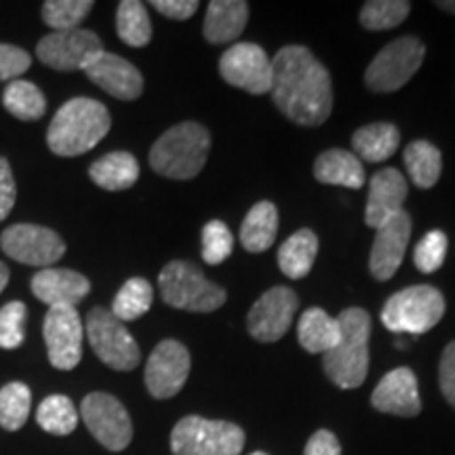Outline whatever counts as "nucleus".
<instances>
[{
  "label": "nucleus",
  "mask_w": 455,
  "mask_h": 455,
  "mask_svg": "<svg viewBox=\"0 0 455 455\" xmlns=\"http://www.w3.org/2000/svg\"><path fill=\"white\" fill-rule=\"evenodd\" d=\"M405 167L409 171V178L418 188L428 190L439 181L441 169H443V156L441 150L436 146H432L430 141L418 140L411 141L405 148V155H403Z\"/></svg>",
  "instance_id": "nucleus-29"
},
{
  "label": "nucleus",
  "mask_w": 455,
  "mask_h": 455,
  "mask_svg": "<svg viewBox=\"0 0 455 455\" xmlns=\"http://www.w3.org/2000/svg\"><path fill=\"white\" fill-rule=\"evenodd\" d=\"M339 341L325 352L323 369L329 379L341 390L363 386L369 371V338H371V316L363 308H346L338 316Z\"/></svg>",
  "instance_id": "nucleus-3"
},
{
  "label": "nucleus",
  "mask_w": 455,
  "mask_h": 455,
  "mask_svg": "<svg viewBox=\"0 0 455 455\" xmlns=\"http://www.w3.org/2000/svg\"><path fill=\"white\" fill-rule=\"evenodd\" d=\"M87 338L95 356L114 371H133L140 365V346L124 323L110 310L93 308L87 316Z\"/></svg>",
  "instance_id": "nucleus-8"
},
{
  "label": "nucleus",
  "mask_w": 455,
  "mask_h": 455,
  "mask_svg": "<svg viewBox=\"0 0 455 455\" xmlns=\"http://www.w3.org/2000/svg\"><path fill=\"white\" fill-rule=\"evenodd\" d=\"M221 78L247 93L264 95L272 89V60L259 44L236 43L220 57Z\"/></svg>",
  "instance_id": "nucleus-14"
},
{
  "label": "nucleus",
  "mask_w": 455,
  "mask_h": 455,
  "mask_svg": "<svg viewBox=\"0 0 455 455\" xmlns=\"http://www.w3.org/2000/svg\"><path fill=\"white\" fill-rule=\"evenodd\" d=\"M339 323L338 318L329 316L321 308H308L301 315L298 325V339L301 348L310 355H325L339 341Z\"/></svg>",
  "instance_id": "nucleus-26"
},
{
  "label": "nucleus",
  "mask_w": 455,
  "mask_h": 455,
  "mask_svg": "<svg viewBox=\"0 0 455 455\" xmlns=\"http://www.w3.org/2000/svg\"><path fill=\"white\" fill-rule=\"evenodd\" d=\"M243 447L241 426L201 415H186L171 432L173 455H241Z\"/></svg>",
  "instance_id": "nucleus-6"
},
{
  "label": "nucleus",
  "mask_w": 455,
  "mask_h": 455,
  "mask_svg": "<svg viewBox=\"0 0 455 455\" xmlns=\"http://www.w3.org/2000/svg\"><path fill=\"white\" fill-rule=\"evenodd\" d=\"M212 135L198 123H180L164 131L150 150V167L169 180H192L207 163Z\"/></svg>",
  "instance_id": "nucleus-4"
},
{
  "label": "nucleus",
  "mask_w": 455,
  "mask_h": 455,
  "mask_svg": "<svg viewBox=\"0 0 455 455\" xmlns=\"http://www.w3.org/2000/svg\"><path fill=\"white\" fill-rule=\"evenodd\" d=\"M445 315V298L432 284L401 289L384 304L382 323L395 333H426Z\"/></svg>",
  "instance_id": "nucleus-7"
},
{
  "label": "nucleus",
  "mask_w": 455,
  "mask_h": 455,
  "mask_svg": "<svg viewBox=\"0 0 455 455\" xmlns=\"http://www.w3.org/2000/svg\"><path fill=\"white\" fill-rule=\"evenodd\" d=\"M3 104L9 114H13L20 121H38L47 112V98L36 84L30 81H11L4 89Z\"/></svg>",
  "instance_id": "nucleus-31"
},
{
  "label": "nucleus",
  "mask_w": 455,
  "mask_h": 455,
  "mask_svg": "<svg viewBox=\"0 0 455 455\" xmlns=\"http://www.w3.org/2000/svg\"><path fill=\"white\" fill-rule=\"evenodd\" d=\"M49 363L60 371H72L83 358V321L72 306L49 308L43 323Z\"/></svg>",
  "instance_id": "nucleus-13"
},
{
  "label": "nucleus",
  "mask_w": 455,
  "mask_h": 455,
  "mask_svg": "<svg viewBox=\"0 0 455 455\" xmlns=\"http://www.w3.org/2000/svg\"><path fill=\"white\" fill-rule=\"evenodd\" d=\"M447 235L443 230H430L422 241L418 243L413 253V261L419 272L424 275H432L443 266L447 255Z\"/></svg>",
  "instance_id": "nucleus-39"
},
{
  "label": "nucleus",
  "mask_w": 455,
  "mask_h": 455,
  "mask_svg": "<svg viewBox=\"0 0 455 455\" xmlns=\"http://www.w3.org/2000/svg\"><path fill=\"white\" fill-rule=\"evenodd\" d=\"M278 230V212L270 201L253 204L251 212L243 220L241 243L249 253H261L275 244Z\"/></svg>",
  "instance_id": "nucleus-28"
},
{
  "label": "nucleus",
  "mask_w": 455,
  "mask_h": 455,
  "mask_svg": "<svg viewBox=\"0 0 455 455\" xmlns=\"http://www.w3.org/2000/svg\"><path fill=\"white\" fill-rule=\"evenodd\" d=\"M409 236H411V218L407 212H398L375 228L369 270L378 281H388L396 275L398 266L405 258Z\"/></svg>",
  "instance_id": "nucleus-17"
},
{
  "label": "nucleus",
  "mask_w": 455,
  "mask_h": 455,
  "mask_svg": "<svg viewBox=\"0 0 455 455\" xmlns=\"http://www.w3.org/2000/svg\"><path fill=\"white\" fill-rule=\"evenodd\" d=\"M116 34L129 47H146L152 41V21L140 0H123L116 9Z\"/></svg>",
  "instance_id": "nucleus-30"
},
{
  "label": "nucleus",
  "mask_w": 455,
  "mask_h": 455,
  "mask_svg": "<svg viewBox=\"0 0 455 455\" xmlns=\"http://www.w3.org/2000/svg\"><path fill=\"white\" fill-rule=\"evenodd\" d=\"M232 247H235V236L228 230V226L220 220H212L203 228V259L207 264L218 266L230 258Z\"/></svg>",
  "instance_id": "nucleus-38"
},
{
  "label": "nucleus",
  "mask_w": 455,
  "mask_h": 455,
  "mask_svg": "<svg viewBox=\"0 0 455 455\" xmlns=\"http://www.w3.org/2000/svg\"><path fill=\"white\" fill-rule=\"evenodd\" d=\"M190 352L178 339H163L146 363V388L155 398H171L190 375Z\"/></svg>",
  "instance_id": "nucleus-15"
},
{
  "label": "nucleus",
  "mask_w": 455,
  "mask_h": 455,
  "mask_svg": "<svg viewBox=\"0 0 455 455\" xmlns=\"http://www.w3.org/2000/svg\"><path fill=\"white\" fill-rule=\"evenodd\" d=\"M439 386L449 405L455 407V341H449L447 348L443 350L439 365Z\"/></svg>",
  "instance_id": "nucleus-41"
},
{
  "label": "nucleus",
  "mask_w": 455,
  "mask_h": 455,
  "mask_svg": "<svg viewBox=\"0 0 455 455\" xmlns=\"http://www.w3.org/2000/svg\"><path fill=\"white\" fill-rule=\"evenodd\" d=\"M30 289L36 295V299L47 304L49 308H55V306L76 308V304H81L89 295L91 283L81 272L68 268H43L32 276Z\"/></svg>",
  "instance_id": "nucleus-20"
},
{
  "label": "nucleus",
  "mask_w": 455,
  "mask_h": 455,
  "mask_svg": "<svg viewBox=\"0 0 455 455\" xmlns=\"http://www.w3.org/2000/svg\"><path fill=\"white\" fill-rule=\"evenodd\" d=\"M28 308L24 301H9L0 308V348L15 350L26 339Z\"/></svg>",
  "instance_id": "nucleus-37"
},
{
  "label": "nucleus",
  "mask_w": 455,
  "mask_h": 455,
  "mask_svg": "<svg viewBox=\"0 0 455 455\" xmlns=\"http://www.w3.org/2000/svg\"><path fill=\"white\" fill-rule=\"evenodd\" d=\"M407 180L395 167L382 169L369 181V196L365 209V224L378 228L392 215L403 212L407 198Z\"/></svg>",
  "instance_id": "nucleus-21"
},
{
  "label": "nucleus",
  "mask_w": 455,
  "mask_h": 455,
  "mask_svg": "<svg viewBox=\"0 0 455 455\" xmlns=\"http://www.w3.org/2000/svg\"><path fill=\"white\" fill-rule=\"evenodd\" d=\"M298 312V295L289 287H272L255 301L247 315V329L258 341L272 344L278 341L291 327Z\"/></svg>",
  "instance_id": "nucleus-16"
},
{
  "label": "nucleus",
  "mask_w": 455,
  "mask_h": 455,
  "mask_svg": "<svg viewBox=\"0 0 455 455\" xmlns=\"http://www.w3.org/2000/svg\"><path fill=\"white\" fill-rule=\"evenodd\" d=\"M201 4L196 0H152V9L175 21H186L196 13Z\"/></svg>",
  "instance_id": "nucleus-43"
},
{
  "label": "nucleus",
  "mask_w": 455,
  "mask_h": 455,
  "mask_svg": "<svg viewBox=\"0 0 455 455\" xmlns=\"http://www.w3.org/2000/svg\"><path fill=\"white\" fill-rule=\"evenodd\" d=\"M89 178L108 192L129 190L140 180V163L131 152H110L91 164Z\"/></svg>",
  "instance_id": "nucleus-24"
},
{
  "label": "nucleus",
  "mask_w": 455,
  "mask_h": 455,
  "mask_svg": "<svg viewBox=\"0 0 455 455\" xmlns=\"http://www.w3.org/2000/svg\"><path fill=\"white\" fill-rule=\"evenodd\" d=\"M249 21V4L244 0H213L209 3L203 34L212 44L232 43L241 36Z\"/></svg>",
  "instance_id": "nucleus-22"
},
{
  "label": "nucleus",
  "mask_w": 455,
  "mask_h": 455,
  "mask_svg": "<svg viewBox=\"0 0 455 455\" xmlns=\"http://www.w3.org/2000/svg\"><path fill=\"white\" fill-rule=\"evenodd\" d=\"M251 455H268V453H264V451H255V453H251Z\"/></svg>",
  "instance_id": "nucleus-47"
},
{
  "label": "nucleus",
  "mask_w": 455,
  "mask_h": 455,
  "mask_svg": "<svg viewBox=\"0 0 455 455\" xmlns=\"http://www.w3.org/2000/svg\"><path fill=\"white\" fill-rule=\"evenodd\" d=\"M101 53H104L101 38L95 32L83 30V28L51 32L36 44V57L41 60V64L57 72H84L93 64L95 57Z\"/></svg>",
  "instance_id": "nucleus-10"
},
{
  "label": "nucleus",
  "mask_w": 455,
  "mask_h": 455,
  "mask_svg": "<svg viewBox=\"0 0 455 455\" xmlns=\"http://www.w3.org/2000/svg\"><path fill=\"white\" fill-rule=\"evenodd\" d=\"M436 7L447 11V13L455 15V3H451V0H441V3H436Z\"/></svg>",
  "instance_id": "nucleus-46"
},
{
  "label": "nucleus",
  "mask_w": 455,
  "mask_h": 455,
  "mask_svg": "<svg viewBox=\"0 0 455 455\" xmlns=\"http://www.w3.org/2000/svg\"><path fill=\"white\" fill-rule=\"evenodd\" d=\"M9 276H11L9 268H7V266L3 264V261H0V293H3V291H4V287H7Z\"/></svg>",
  "instance_id": "nucleus-45"
},
{
  "label": "nucleus",
  "mask_w": 455,
  "mask_h": 455,
  "mask_svg": "<svg viewBox=\"0 0 455 455\" xmlns=\"http://www.w3.org/2000/svg\"><path fill=\"white\" fill-rule=\"evenodd\" d=\"M17 198V186L13 171L7 158L0 156V221L7 220L9 213L13 212V204Z\"/></svg>",
  "instance_id": "nucleus-42"
},
{
  "label": "nucleus",
  "mask_w": 455,
  "mask_h": 455,
  "mask_svg": "<svg viewBox=\"0 0 455 455\" xmlns=\"http://www.w3.org/2000/svg\"><path fill=\"white\" fill-rule=\"evenodd\" d=\"M411 4L407 0H369L361 9V24L367 30H392L409 17Z\"/></svg>",
  "instance_id": "nucleus-35"
},
{
  "label": "nucleus",
  "mask_w": 455,
  "mask_h": 455,
  "mask_svg": "<svg viewBox=\"0 0 455 455\" xmlns=\"http://www.w3.org/2000/svg\"><path fill=\"white\" fill-rule=\"evenodd\" d=\"M32 390L24 382H9L0 388V426L15 432L24 428L30 418Z\"/></svg>",
  "instance_id": "nucleus-34"
},
{
  "label": "nucleus",
  "mask_w": 455,
  "mask_h": 455,
  "mask_svg": "<svg viewBox=\"0 0 455 455\" xmlns=\"http://www.w3.org/2000/svg\"><path fill=\"white\" fill-rule=\"evenodd\" d=\"M161 298L171 308L188 312H213L226 304L228 295L209 281L190 261H169L158 276Z\"/></svg>",
  "instance_id": "nucleus-5"
},
{
  "label": "nucleus",
  "mask_w": 455,
  "mask_h": 455,
  "mask_svg": "<svg viewBox=\"0 0 455 455\" xmlns=\"http://www.w3.org/2000/svg\"><path fill=\"white\" fill-rule=\"evenodd\" d=\"M304 455H341V445L333 432L316 430L306 443Z\"/></svg>",
  "instance_id": "nucleus-44"
},
{
  "label": "nucleus",
  "mask_w": 455,
  "mask_h": 455,
  "mask_svg": "<svg viewBox=\"0 0 455 455\" xmlns=\"http://www.w3.org/2000/svg\"><path fill=\"white\" fill-rule=\"evenodd\" d=\"M316 253L318 236L308 228H304V230H298L281 244V249H278V266H281L284 276L299 281V278L308 276L312 266H315Z\"/></svg>",
  "instance_id": "nucleus-27"
},
{
  "label": "nucleus",
  "mask_w": 455,
  "mask_h": 455,
  "mask_svg": "<svg viewBox=\"0 0 455 455\" xmlns=\"http://www.w3.org/2000/svg\"><path fill=\"white\" fill-rule=\"evenodd\" d=\"M371 405L382 413L415 418L422 411L418 378L409 367L392 369L386 373L371 395Z\"/></svg>",
  "instance_id": "nucleus-19"
},
{
  "label": "nucleus",
  "mask_w": 455,
  "mask_h": 455,
  "mask_svg": "<svg viewBox=\"0 0 455 455\" xmlns=\"http://www.w3.org/2000/svg\"><path fill=\"white\" fill-rule=\"evenodd\" d=\"M81 415L95 441L110 451H123L133 439V424L127 409L116 396L91 392L83 398Z\"/></svg>",
  "instance_id": "nucleus-11"
},
{
  "label": "nucleus",
  "mask_w": 455,
  "mask_h": 455,
  "mask_svg": "<svg viewBox=\"0 0 455 455\" xmlns=\"http://www.w3.org/2000/svg\"><path fill=\"white\" fill-rule=\"evenodd\" d=\"M84 74L89 76L91 83L98 84L112 98L123 101L138 100L144 91V76L131 61L121 55H114L104 51L100 57H95Z\"/></svg>",
  "instance_id": "nucleus-18"
},
{
  "label": "nucleus",
  "mask_w": 455,
  "mask_h": 455,
  "mask_svg": "<svg viewBox=\"0 0 455 455\" xmlns=\"http://www.w3.org/2000/svg\"><path fill=\"white\" fill-rule=\"evenodd\" d=\"M152 299H155V291H152V284L141 276L129 278L123 284L121 291L116 293V298L112 301V315L121 323L138 321L150 310Z\"/></svg>",
  "instance_id": "nucleus-32"
},
{
  "label": "nucleus",
  "mask_w": 455,
  "mask_h": 455,
  "mask_svg": "<svg viewBox=\"0 0 455 455\" xmlns=\"http://www.w3.org/2000/svg\"><path fill=\"white\" fill-rule=\"evenodd\" d=\"M110 124V112L101 101L74 98L55 112L47 131V146L57 156H81L106 138Z\"/></svg>",
  "instance_id": "nucleus-2"
},
{
  "label": "nucleus",
  "mask_w": 455,
  "mask_h": 455,
  "mask_svg": "<svg viewBox=\"0 0 455 455\" xmlns=\"http://www.w3.org/2000/svg\"><path fill=\"white\" fill-rule=\"evenodd\" d=\"M0 249L20 264L51 268L55 261L64 258L66 243L51 228L36 224H15L9 226L0 235Z\"/></svg>",
  "instance_id": "nucleus-12"
},
{
  "label": "nucleus",
  "mask_w": 455,
  "mask_h": 455,
  "mask_svg": "<svg viewBox=\"0 0 455 455\" xmlns=\"http://www.w3.org/2000/svg\"><path fill=\"white\" fill-rule=\"evenodd\" d=\"M36 422L44 432L55 436H68L76 430L78 411L64 395H51L36 409Z\"/></svg>",
  "instance_id": "nucleus-33"
},
{
  "label": "nucleus",
  "mask_w": 455,
  "mask_h": 455,
  "mask_svg": "<svg viewBox=\"0 0 455 455\" xmlns=\"http://www.w3.org/2000/svg\"><path fill=\"white\" fill-rule=\"evenodd\" d=\"M401 144V133L390 123H373L361 127L352 135V150L358 161L382 163L395 155Z\"/></svg>",
  "instance_id": "nucleus-25"
},
{
  "label": "nucleus",
  "mask_w": 455,
  "mask_h": 455,
  "mask_svg": "<svg viewBox=\"0 0 455 455\" xmlns=\"http://www.w3.org/2000/svg\"><path fill=\"white\" fill-rule=\"evenodd\" d=\"M93 7L91 0H47L43 4V20L53 32L76 30Z\"/></svg>",
  "instance_id": "nucleus-36"
},
{
  "label": "nucleus",
  "mask_w": 455,
  "mask_h": 455,
  "mask_svg": "<svg viewBox=\"0 0 455 455\" xmlns=\"http://www.w3.org/2000/svg\"><path fill=\"white\" fill-rule=\"evenodd\" d=\"M270 93L278 110L301 127H318L331 116V76L301 44H289L275 55Z\"/></svg>",
  "instance_id": "nucleus-1"
},
{
  "label": "nucleus",
  "mask_w": 455,
  "mask_h": 455,
  "mask_svg": "<svg viewBox=\"0 0 455 455\" xmlns=\"http://www.w3.org/2000/svg\"><path fill=\"white\" fill-rule=\"evenodd\" d=\"M32 64V57L28 51L15 44L0 43V81H11V78L21 76L28 72V68Z\"/></svg>",
  "instance_id": "nucleus-40"
},
{
  "label": "nucleus",
  "mask_w": 455,
  "mask_h": 455,
  "mask_svg": "<svg viewBox=\"0 0 455 455\" xmlns=\"http://www.w3.org/2000/svg\"><path fill=\"white\" fill-rule=\"evenodd\" d=\"M315 178L321 184L329 186H344L350 190H358L365 186V167L358 158L348 150H333L323 152L315 163Z\"/></svg>",
  "instance_id": "nucleus-23"
},
{
  "label": "nucleus",
  "mask_w": 455,
  "mask_h": 455,
  "mask_svg": "<svg viewBox=\"0 0 455 455\" xmlns=\"http://www.w3.org/2000/svg\"><path fill=\"white\" fill-rule=\"evenodd\" d=\"M426 57V47L419 38L403 36L392 41L373 57L365 72V83L373 93H392L411 81Z\"/></svg>",
  "instance_id": "nucleus-9"
}]
</instances>
